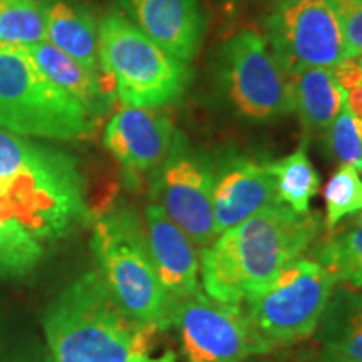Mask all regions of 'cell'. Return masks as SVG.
Masks as SVG:
<instances>
[{
  "mask_svg": "<svg viewBox=\"0 0 362 362\" xmlns=\"http://www.w3.org/2000/svg\"><path fill=\"white\" fill-rule=\"evenodd\" d=\"M324 230L317 211L298 214L284 203L262 208L198 252L206 296L242 304L309 252Z\"/></svg>",
  "mask_w": 362,
  "mask_h": 362,
  "instance_id": "6da1fadb",
  "label": "cell"
},
{
  "mask_svg": "<svg viewBox=\"0 0 362 362\" xmlns=\"http://www.w3.org/2000/svg\"><path fill=\"white\" fill-rule=\"evenodd\" d=\"M0 214L39 242L62 238L86 223L90 214L78 160L0 128Z\"/></svg>",
  "mask_w": 362,
  "mask_h": 362,
  "instance_id": "7a4b0ae2",
  "label": "cell"
},
{
  "mask_svg": "<svg viewBox=\"0 0 362 362\" xmlns=\"http://www.w3.org/2000/svg\"><path fill=\"white\" fill-rule=\"evenodd\" d=\"M52 362H129L148 356L160 330L134 320L99 272L59 293L44 317Z\"/></svg>",
  "mask_w": 362,
  "mask_h": 362,
  "instance_id": "3957f363",
  "label": "cell"
},
{
  "mask_svg": "<svg viewBox=\"0 0 362 362\" xmlns=\"http://www.w3.org/2000/svg\"><path fill=\"white\" fill-rule=\"evenodd\" d=\"M90 247L99 275L134 320L160 332L173 325V305L158 277L143 216L133 206L117 205L99 215Z\"/></svg>",
  "mask_w": 362,
  "mask_h": 362,
  "instance_id": "277c9868",
  "label": "cell"
},
{
  "mask_svg": "<svg viewBox=\"0 0 362 362\" xmlns=\"http://www.w3.org/2000/svg\"><path fill=\"white\" fill-rule=\"evenodd\" d=\"M211 96L248 124H272L293 111L291 78L255 30H240L216 45L208 67Z\"/></svg>",
  "mask_w": 362,
  "mask_h": 362,
  "instance_id": "5b68a950",
  "label": "cell"
},
{
  "mask_svg": "<svg viewBox=\"0 0 362 362\" xmlns=\"http://www.w3.org/2000/svg\"><path fill=\"white\" fill-rule=\"evenodd\" d=\"M98 57L124 106H170L187 94L193 79L187 62L163 51L117 11L99 21Z\"/></svg>",
  "mask_w": 362,
  "mask_h": 362,
  "instance_id": "8992f818",
  "label": "cell"
},
{
  "mask_svg": "<svg viewBox=\"0 0 362 362\" xmlns=\"http://www.w3.org/2000/svg\"><path fill=\"white\" fill-rule=\"evenodd\" d=\"M99 121L52 83L24 45L0 42V128L57 141L84 139Z\"/></svg>",
  "mask_w": 362,
  "mask_h": 362,
  "instance_id": "52a82bcc",
  "label": "cell"
},
{
  "mask_svg": "<svg viewBox=\"0 0 362 362\" xmlns=\"http://www.w3.org/2000/svg\"><path fill=\"white\" fill-rule=\"evenodd\" d=\"M336 279L314 259H297L242 302L253 351L264 354L314 336Z\"/></svg>",
  "mask_w": 362,
  "mask_h": 362,
  "instance_id": "ba28073f",
  "label": "cell"
},
{
  "mask_svg": "<svg viewBox=\"0 0 362 362\" xmlns=\"http://www.w3.org/2000/svg\"><path fill=\"white\" fill-rule=\"evenodd\" d=\"M149 200L192 238L198 252L218 233L214 214V161L205 149L176 131L168 156L149 176Z\"/></svg>",
  "mask_w": 362,
  "mask_h": 362,
  "instance_id": "9c48e42d",
  "label": "cell"
},
{
  "mask_svg": "<svg viewBox=\"0 0 362 362\" xmlns=\"http://www.w3.org/2000/svg\"><path fill=\"white\" fill-rule=\"evenodd\" d=\"M265 34L287 76L314 67H334L354 57L327 0H274Z\"/></svg>",
  "mask_w": 362,
  "mask_h": 362,
  "instance_id": "30bf717a",
  "label": "cell"
},
{
  "mask_svg": "<svg viewBox=\"0 0 362 362\" xmlns=\"http://www.w3.org/2000/svg\"><path fill=\"white\" fill-rule=\"evenodd\" d=\"M173 325L187 362H245L255 354L242 305L215 300L202 288L175 304Z\"/></svg>",
  "mask_w": 362,
  "mask_h": 362,
  "instance_id": "8fae6325",
  "label": "cell"
},
{
  "mask_svg": "<svg viewBox=\"0 0 362 362\" xmlns=\"http://www.w3.org/2000/svg\"><path fill=\"white\" fill-rule=\"evenodd\" d=\"M176 131L165 107L124 106L110 117L104 146L121 165L129 188H138L165 161Z\"/></svg>",
  "mask_w": 362,
  "mask_h": 362,
  "instance_id": "7c38bea8",
  "label": "cell"
},
{
  "mask_svg": "<svg viewBox=\"0 0 362 362\" xmlns=\"http://www.w3.org/2000/svg\"><path fill=\"white\" fill-rule=\"evenodd\" d=\"M214 161V214L216 233L250 218L262 208L280 203L270 161L260 160L235 144L211 155Z\"/></svg>",
  "mask_w": 362,
  "mask_h": 362,
  "instance_id": "4fadbf2b",
  "label": "cell"
},
{
  "mask_svg": "<svg viewBox=\"0 0 362 362\" xmlns=\"http://www.w3.org/2000/svg\"><path fill=\"white\" fill-rule=\"evenodd\" d=\"M117 8L170 56L189 64L202 51L208 27L202 0H117Z\"/></svg>",
  "mask_w": 362,
  "mask_h": 362,
  "instance_id": "5bb4252c",
  "label": "cell"
},
{
  "mask_svg": "<svg viewBox=\"0 0 362 362\" xmlns=\"http://www.w3.org/2000/svg\"><path fill=\"white\" fill-rule=\"evenodd\" d=\"M144 232L158 277L171 305L200 291L198 248L160 205L149 200L144 208Z\"/></svg>",
  "mask_w": 362,
  "mask_h": 362,
  "instance_id": "9a60e30c",
  "label": "cell"
},
{
  "mask_svg": "<svg viewBox=\"0 0 362 362\" xmlns=\"http://www.w3.org/2000/svg\"><path fill=\"white\" fill-rule=\"evenodd\" d=\"M24 47L39 69L54 84L78 99L94 119L99 121L111 111L116 90L111 79L101 71H89L47 40Z\"/></svg>",
  "mask_w": 362,
  "mask_h": 362,
  "instance_id": "2e32d148",
  "label": "cell"
},
{
  "mask_svg": "<svg viewBox=\"0 0 362 362\" xmlns=\"http://www.w3.org/2000/svg\"><path fill=\"white\" fill-rule=\"evenodd\" d=\"M324 362H362V291L334 287L315 330Z\"/></svg>",
  "mask_w": 362,
  "mask_h": 362,
  "instance_id": "e0dca14e",
  "label": "cell"
},
{
  "mask_svg": "<svg viewBox=\"0 0 362 362\" xmlns=\"http://www.w3.org/2000/svg\"><path fill=\"white\" fill-rule=\"evenodd\" d=\"M45 40L88 67L99 69L98 29L94 12L81 0H42Z\"/></svg>",
  "mask_w": 362,
  "mask_h": 362,
  "instance_id": "ac0fdd59",
  "label": "cell"
},
{
  "mask_svg": "<svg viewBox=\"0 0 362 362\" xmlns=\"http://www.w3.org/2000/svg\"><path fill=\"white\" fill-rule=\"evenodd\" d=\"M288 78L293 111H297L305 134L325 133L341 112L347 99V90L341 88L332 69L327 67L305 69Z\"/></svg>",
  "mask_w": 362,
  "mask_h": 362,
  "instance_id": "d6986e66",
  "label": "cell"
},
{
  "mask_svg": "<svg viewBox=\"0 0 362 362\" xmlns=\"http://www.w3.org/2000/svg\"><path fill=\"white\" fill-rule=\"evenodd\" d=\"M277 200L293 211H310V200L320 188V178L307 155L305 141L291 155L270 161Z\"/></svg>",
  "mask_w": 362,
  "mask_h": 362,
  "instance_id": "ffe728a7",
  "label": "cell"
},
{
  "mask_svg": "<svg viewBox=\"0 0 362 362\" xmlns=\"http://www.w3.org/2000/svg\"><path fill=\"white\" fill-rule=\"evenodd\" d=\"M314 260L347 287L362 291V228L346 226L314 248Z\"/></svg>",
  "mask_w": 362,
  "mask_h": 362,
  "instance_id": "44dd1931",
  "label": "cell"
},
{
  "mask_svg": "<svg viewBox=\"0 0 362 362\" xmlns=\"http://www.w3.org/2000/svg\"><path fill=\"white\" fill-rule=\"evenodd\" d=\"M45 40L42 0H0V42L33 45Z\"/></svg>",
  "mask_w": 362,
  "mask_h": 362,
  "instance_id": "7402d4cb",
  "label": "cell"
},
{
  "mask_svg": "<svg viewBox=\"0 0 362 362\" xmlns=\"http://www.w3.org/2000/svg\"><path fill=\"white\" fill-rule=\"evenodd\" d=\"M325 218L327 232H334L347 216L362 210V178L361 173L349 165H341L330 176L324 188Z\"/></svg>",
  "mask_w": 362,
  "mask_h": 362,
  "instance_id": "603a6c76",
  "label": "cell"
},
{
  "mask_svg": "<svg viewBox=\"0 0 362 362\" xmlns=\"http://www.w3.org/2000/svg\"><path fill=\"white\" fill-rule=\"evenodd\" d=\"M44 248L21 223L0 214V274L24 275L42 257Z\"/></svg>",
  "mask_w": 362,
  "mask_h": 362,
  "instance_id": "cb8c5ba5",
  "label": "cell"
},
{
  "mask_svg": "<svg viewBox=\"0 0 362 362\" xmlns=\"http://www.w3.org/2000/svg\"><path fill=\"white\" fill-rule=\"evenodd\" d=\"M327 155L339 165H349L362 173V123L344 103L330 128L325 131Z\"/></svg>",
  "mask_w": 362,
  "mask_h": 362,
  "instance_id": "d4e9b609",
  "label": "cell"
},
{
  "mask_svg": "<svg viewBox=\"0 0 362 362\" xmlns=\"http://www.w3.org/2000/svg\"><path fill=\"white\" fill-rule=\"evenodd\" d=\"M336 12L352 56L362 57V0H327Z\"/></svg>",
  "mask_w": 362,
  "mask_h": 362,
  "instance_id": "484cf974",
  "label": "cell"
},
{
  "mask_svg": "<svg viewBox=\"0 0 362 362\" xmlns=\"http://www.w3.org/2000/svg\"><path fill=\"white\" fill-rule=\"evenodd\" d=\"M129 362H176V356L173 352H166V354H163L160 357H148V356H139V357H134L133 361Z\"/></svg>",
  "mask_w": 362,
  "mask_h": 362,
  "instance_id": "4316f807",
  "label": "cell"
},
{
  "mask_svg": "<svg viewBox=\"0 0 362 362\" xmlns=\"http://www.w3.org/2000/svg\"><path fill=\"white\" fill-rule=\"evenodd\" d=\"M347 226H356V228H362V210L354 216V220L351 221V225Z\"/></svg>",
  "mask_w": 362,
  "mask_h": 362,
  "instance_id": "83f0119b",
  "label": "cell"
},
{
  "mask_svg": "<svg viewBox=\"0 0 362 362\" xmlns=\"http://www.w3.org/2000/svg\"><path fill=\"white\" fill-rule=\"evenodd\" d=\"M216 2H218L220 6L226 7V8H232V7L237 6V4L240 2V0H216Z\"/></svg>",
  "mask_w": 362,
  "mask_h": 362,
  "instance_id": "f1b7e54d",
  "label": "cell"
},
{
  "mask_svg": "<svg viewBox=\"0 0 362 362\" xmlns=\"http://www.w3.org/2000/svg\"><path fill=\"white\" fill-rule=\"evenodd\" d=\"M315 362H324V361H315Z\"/></svg>",
  "mask_w": 362,
  "mask_h": 362,
  "instance_id": "f546056e",
  "label": "cell"
},
{
  "mask_svg": "<svg viewBox=\"0 0 362 362\" xmlns=\"http://www.w3.org/2000/svg\"><path fill=\"white\" fill-rule=\"evenodd\" d=\"M361 64H362V57H361Z\"/></svg>",
  "mask_w": 362,
  "mask_h": 362,
  "instance_id": "4dcf8cb0",
  "label": "cell"
}]
</instances>
